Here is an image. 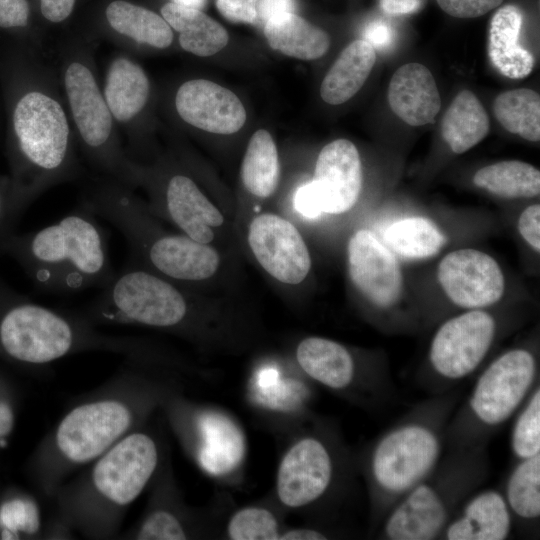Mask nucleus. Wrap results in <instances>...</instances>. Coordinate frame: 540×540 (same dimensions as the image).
I'll use <instances>...</instances> for the list:
<instances>
[{
    "label": "nucleus",
    "mask_w": 540,
    "mask_h": 540,
    "mask_svg": "<svg viewBox=\"0 0 540 540\" xmlns=\"http://www.w3.org/2000/svg\"><path fill=\"white\" fill-rule=\"evenodd\" d=\"M58 78L76 142L87 161L106 178L132 188L138 183V165L121 144L99 84L91 43L79 38L63 44Z\"/></svg>",
    "instance_id": "nucleus-7"
},
{
    "label": "nucleus",
    "mask_w": 540,
    "mask_h": 540,
    "mask_svg": "<svg viewBox=\"0 0 540 540\" xmlns=\"http://www.w3.org/2000/svg\"><path fill=\"white\" fill-rule=\"evenodd\" d=\"M263 31L272 49L302 60L318 59L330 46L329 36L324 30L295 13L269 19Z\"/></svg>",
    "instance_id": "nucleus-27"
},
{
    "label": "nucleus",
    "mask_w": 540,
    "mask_h": 540,
    "mask_svg": "<svg viewBox=\"0 0 540 540\" xmlns=\"http://www.w3.org/2000/svg\"><path fill=\"white\" fill-rule=\"evenodd\" d=\"M258 0H215L220 14L233 23L253 24Z\"/></svg>",
    "instance_id": "nucleus-39"
},
{
    "label": "nucleus",
    "mask_w": 540,
    "mask_h": 540,
    "mask_svg": "<svg viewBox=\"0 0 540 540\" xmlns=\"http://www.w3.org/2000/svg\"><path fill=\"white\" fill-rule=\"evenodd\" d=\"M510 448L516 460L540 454V383L513 416Z\"/></svg>",
    "instance_id": "nucleus-35"
},
{
    "label": "nucleus",
    "mask_w": 540,
    "mask_h": 540,
    "mask_svg": "<svg viewBox=\"0 0 540 540\" xmlns=\"http://www.w3.org/2000/svg\"><path fill=\"white\" fill-rule=\"evenodd\" d=\"M523 23L521 10L507 4L493 14L489 26L488 56L503 76L521 79L533 70V55L519 42Z\"/></svg>",
    "instance_id": "nucleus-23"
},
{
    "label": "nucleus",
    "mask_w": 540,
    "mask_h": 540,
    "mask_svg": "<svg viewBox=\"0 0 540 540\" xmlns=\"http://www.w3.org/2000/svg\"><path fill=\"white\" fill-rule=\"evenodd\" d=\"M302 371L322 386L367 406H380L395 395L394 382L382 368L362 369L342 344L322 337L303 339L296 349Z\"/></svg>",
    "instance_id": "nucleus-11"
},
{
    "label": "nucleus",
    "mask_w": 540,
    "mask_h": 540,
    "mask_svg": "<svg viewBox=\"0 0 540 540\" xmlns=\"http://www.w3.org/2000/svg\"><path fill=\"white\" fill-rule=\"evenodd\" d=\"M29 20L30 6L27 0H0L1 28H25Z\"/></svg>",
    "instance_id": "nucleus-40"
},
{
    "label": "nucleus",
    "mask_w": 540,
    "mask_h": 540,
    "mask_svg": "<svg viewBox=\"0 0 540 540\" xmlns=\"http://www.w3.org/2000/svg\"><path fill=\"white\" fill-rule=\"evenodd\" d=\"M279 173L276 144L268 131L259 129L250 138L243 158V184L251 194L266 198L276 190Z\"/></svg>",
    "instance_id": "nucleus-31"
},
{
    "label": "nucleus",
    "mask_w": 540,
    "mask_h": 540,
    "mask_svg": "<svg viewBox=\"0 0 540 540\" xmlns=\"http://www.w3.org/2000/svg\"><path fill=\"white\" fill-rule=\"evenodd\" d=\"M173 104L184 123L210 133L233 134L246 121L240 99L229 89L206 79L183 82L175 92Z\"/></svg>",
    "instance_id": "nucleus-16"
},
{
    "label": "nucleus",
    "mask_w": 540,
    "mask_h": 540,
    "mask_svg": "<svg viewBox=\"0 0 540 540\" xmlns=\"http://www.w3.org/2000/svg\"><path fill=\"white\" fill-rule=\"evenodd\" d=\"M160 12L171 29L178 32L179 45L188 53L208 57L229 41L225 28L200 9L168 2Z\"/></svg>",
    "instance_id": "nucleus-25"
},
{
    "label": "nucleus",
    "mask_w": 540,
    "mask_h": 540,
    "mask_svg": "<svg viewBox=\"0 0 540 540\" xmlns=\"http://www.w3.org/2000/svg\"><path fill=\"white\" fill-rule=\"evenodd\" d=\"M498 332L496 317L482 309L447 319L432 338L427 365L418 375L417 385L431 396L455 389L480 367Z\"/></svg>",
    "instance_id": "nucleus-10"
},
{
    "label": "nucleus",
    "mask_w": 540,
    "mask_h": 540,
    "mask_svg": "<svg viewBox=\"0 0 540 540\" xmlns=\"http://www.w3.org/2000/svg\"><path fill=\"white\" fill-rule=\"evenodd\" d=\"M364 40L374 49H385L393 41L392 28L381 21H374L365 29Z\"/></svg>",
    "instance_id": "nucleus-46"
},
{
    "label": "nucleus",
    "mask_w": 540,
    "mask_h": 540,
    "mask_svg": "<svg viewBox=\"0 0 540 540\" xmlns=\"http://www.w3.org/2000/svg\"><path fill=\"white\" fill-rule=\"evenodd\" d=\"M232 540H279L281 529L275 515L268 509L248 506L236 511L226 527Z\"/></svg>",
    "instance_id": "nucleus-36"
},
{
    "label": "nucleus",
    "mask_w": 540,
    "mask_h": 540,
    "mask_svg": "<svg viewBox=\"0 0 540 540\" xmlns=\"http://www.w3.org/2000/svg\"><path fill=\"white\" fill-rule=\"evenodd\" d=\"M249 246L260 265L271 276L286 284H299L309 273L311 258L296 227L275 214L253 219L248 233Z\"/></svg>",
    "instance_id": "nucleus-14"
},
{
    "label": "nucleus",
    "mask_w": 540,
    "mask_h": 540,
    "mask_svg": "<svg viewBox=\"0 0 540 540\" xmlns=\"http://www.w3.org/2000/svg\"><path fill=\"white\" fill-rule=\"evenodd\" d=\"M494 114L509 132L537 142L540 139V96L527 88L500 93L494 101Z\"/></svg>",
    "instance_id": "nucleus-34"
},
{
    "label": "nucleus",
    "mask_w": 540,
    "mask_h": 540,
    "mask_svg": "<svg viewBox=\"0 0 540 540\" xmlns=\"http://www.w3.org/2000/svg\"><path fill=\"white\" fill-rule=\"evenodd\" d=\"M504 0H436L438 6L448 15L469 19L485 15L499 7Z\"/></svg>",
    "instance_id": "nucleus-38"
},
{
    "label": "nucleus",
    "mask_w": 540,
    "mask_h": 540,
    "mask_svg": "<svg viewBox=\"0 0 540 540\" xmlns=\"http://www.w3.org/2000/svg\"><path fill=\"white\" fill-rule=\"evenodd\" d=\"M162 205L172 222L188 237L200 243H210L214 238L212 228L224 222L221 212L196 183L182 173H173L165 179Z\"/></svg>",
    "instance_id": "nucleus-20"
},
{
    "label": "nucleus",
    "mask_w": 540,
    "mask_h": 540,
    "mask_svg": "<svg viewBox=\"0 0 540 540\" xmlns=\"http://www.w3.org/2000/svg\"><path fill=\"white\" fill-rule=\"evenodd\" d=\"M102 91L118 127L135 143L137 125L150 101L151 84L142 66L126 54L109 62Z\"/></svg>",
    "instance_id": "nucleus-18"
},
{
    "label": "nucleus",
    "mask_w": 540,
    "mask_h": 540,
    "mask_svg": "<svg viewBox=\"0 0 540 540\" xmlns=\"http://www.w3.org/2000/svg\"><path fill=\"white\" fill-rule=\"evenodd\" d=\"M392 111L411 126H422L434 120L441 106L439 91L427 67L407 63L393 74L388 87Z\"/></svg>",
    "instance_id": "nucleus-22"
},
{
    "label": "nucleus",
    "mask_w": 540,
    "mask_h": 540,
    "mask_svg": "<svg viewBox=\"0 0 540 540\" xmlns=\"http://www.w3.org/2000/svg\"><path fill=\"white\" fill-rule=\"evenodd\" d=\"M294 207L307 218H316L323 212L310 182L298 188L294 196Z\"/></svg>",
    "instance_id": "nucleus-44"
},
{
    "label": "nucleus",
    "mask_w": 540,
    "mask_h": 540,
    "mask_svg": "<svg viewBox=\"0 0 540 540\" xmlns=\"http://www.w3.org/2000/svg\"><path fill=\"white\" fill-rule=\"evenodd\" d=\"M540 206L527 207L519 217L518 230L524 240L537 252L540 251Z\"/></svg>",
    "instance_id": "nucleus-41"
},
{
    "label": "nucleus",
    "mask_w": 540,
    "mask_h": 540,
    "mask_svg": "<svg viewBox=\"0 0 540 540\" xmlns=\"http://www.w3.org/2000/svg\"><path fill=\"white\" fill-rule=\"evenodd\" d=\"M489 132V118L479 99L468 90L457 94L441 122V134L454 153L478 144Z\"/></svg>",
    "instance_id": "nucleus-29"
},
{
    "label": "nucleus",
    "mask_w": 540,
    "mask_h": 540,
    "mask_svg": "<svg viewBox=\"0 0 540 540\" xmlns=\"http://www.w3.org/2000/svg\"><path fill=\"white\" fill-rule=\"evenodd\" d=\"M390 250L410 259L435 256L446 238L438 226L424 217H410L391 224L384 233Z\"/></svg>",
    "instance_id": "nucleus-33"
},
{
    "label": "nucleus",
    "mask_w": 540,
    "mask_h": 540,
    "mask_svg": "<svg viewBox=\"0 0 540 540\" xmlns=\"http://www.w3.org/2000/svg\"><path fill=\"white\" fill-rule=\"evenodd\" d=\"M159 465L158 441L142 428L133 431L57 489L59 525L91 539L112 538Z\"/></svg>",
    "instance_id": "nucleus-3"
},
{
    "label": "nucleus",
    "mask_w": 540,
    "mask_h": 540,
    "mask_svg": "<svg viewBox=\"0 0 540 540\" xmlns=\"http://www.w3.org/2000/svg\"><path fill=\"white\" fill-rule=\"evenodd\" d=\"M538 383V361L531 349L517 347L499 355L454 410L446 429V449L487 446Z\"/></svg>",
    "instance_id": "nucleus-9"
},
{
    "label": "nucleus",
    "mask_w": 540,
    "mask_h": 540,
    "mask_svg": "<svg viewBox=\"0 0 540 540\" xmlns=\"http://www.w3.org/2000/svg\"><path fill=\"white\" fill-rule=\"evenodd\" d=\"M438 279L448 298L466 309L491 306L504 292V276L498 263L475 249L447 254L438 266Z\"/></svg>",
    "instance_id": "nucleus-13"
},
{
    "label": "nucleus",
    "mask_w": 540,
    "mask_h": 540,
    "mask_svg": "<svg viewBox=\"0 0 540 540\" xmlns=\"http://www.w3.org/2000/svg\"><path fill=\"white\" fill-rule=\"evenodd\" d=\"M18 217L13 208L11 186L0 187V241L8 235Z\"/></svg>",
    "instance_id": "nucleus-45"
},
{
    "label": "nucleus",
    "mask_w": 540,
    "mask_h": 540,
    "mask_svg": "<svg viewBox=\"0 0 540 540\" xmlns=\"http://www.w3.org/2000/svg\"><path fill=\"white\" fill-rule=\"evenodd\" d=\"M338 454L320 435L298 439L282 457L276 476V493L287 508L316 503L331 490L338 476Z\"/></svg>",
    "instance_id": "nucleus-12"
},
{
    "label": "nucleus",
    "mask_w": 540,
    "mask_h": 540,
    "mask_svg": "<svg viewBox=\"0 0 540 540\" xmlns=\"http://www.w3.org/2000/svg\"><path fill=\"white\" fill-rule=\"evenodd\" d=\"M446 450L432 472L388 512L377 538L440 539L460 505L486 481L487 446Z\"/></svg>",
    "instance_id": "nucleus-8"
},
{
    "label": "nucleus",
    "mask_w": 540,
    "mask_h": 540,
    "mask_svg": "<svg viewBox=\"0 0 540 540\" xmlns=\"http://www.w3.org/2000/svg\"><path fill=\"white\" fill-rule=\"evenodd\" d=\"M453 389L415 404L365 451L362 469L370 519L377 528L388 512L437 466L449 420L461 401Z\"/></svg>",
    "instance_id": "nucleus-4"
},
{
    "label": "nucleus",
    "mask_w": 540,
    "mask_h": 540,
    "mask_svg": "<svg viewBox=\"0 0 540 540\" xmlns=\"http://www.w3.org/2000/svg\"><path fill=\"white\" fill-rule=\"evenodd\" d=\"M327 534L314 528H293L282 531L279 540H324Z\"/></svg>",
    "instance_id": "nucleus-48"
},
{
    "label": "nucleus",
    "mask_w": 540,
    "mask_h": 540,
    "mask_svg": "<svg viewBox=\"0 0 540 540\" xmlns=\"http://www.w3.org/2000/svg\"><path fill=\"white\" fill-rule=\"evenodd\" d=\"M295 9V0H258L255 22L264 26L269 19L284 13H294Z\"/></svg>",
    "instance_id": "nucleus-43"
},
{
    "label": "nucleus",
    "mask_w": 540,
    "mask_h": 540,
    "mask_svg": "<svg viewBox=\"0 0 540 540\" xmlns=\"http://www.w3.org/2000/svg\"><path fill=\"white\" fill-rule=\"evenodd\" d=\"M310 184L323 213L340 214L351 209L362 187V167L355 145L337 139L324 146Z\"/></svg>",
    "instance_id": "nucleus-17"
},
{
    "label": "nucleus",
    "mask_w": 540,
    "mask_h": 540,
    "mask_svg": "<svg viewBox=\"0 0 540 540\" xmlns=\"http://www.w3.org/2000/svg\"><path fill=\"white\" fill-rule=\"evenodd\" d=\"M171 2L200 10L204 8L206 4V0H172Z\"/></svg>",
    "instance_id": "nucleus-50"
},
{
    "label": "nucleus",
    "mask_w": 540,
    "mask_h": 540,
    "mask_svg": "<svg viewBox=\"0 0 540 540\" xmlns=\"http://www.w3.org/2000/svg\"><path fill=\"white\" fill-rule=\"evenodd\" d=\"M514 527L502 489L473 492L444 528L443 540H504Z\"/></svg>",
    "instance_id": "nucleus-19"
},
{
    "label": "nucleus",
    "mask_w": 540,
    "mask_h": 540,
    "mask_svg": "<svg viewBox=\"0 0 540 540\" xmlns=\"http://www.w3.org/2000/svg\"><path fill=\"white\" fill-rule=\"evenodd\" d=\"M172 487L157 486L148 510L125 538L138 540H183L191 537L188 521L179 508L173 506Z\"/></svg>",
    "instance_id": "nucleus-30"
},
{
    "label": "nucleus",
    "mask_w": 540,
    "mask_h": 540,
    "mask_svg": "<svg viewBox=\"0 0 540 540\" xmlns=\"http://www.w3.org/2000/svg\"><path fill=\"white\" fill-rule=\"evenodd\" d=\"M104 33L122 48L170 47L174 34L156 12L127 0H112L104 9Z\"/></svg>",
    "instance_id": "nucleus-21"
},
{
    "label": "nucleus",
    "mask_w": 540,
    "mask_h": 540,
    "mask_svg": "<svg viewBox=\"0 0 540 540\" xmlns=\"http://www.w3.org/2000/svg\"><path fill=\"white\" fill-rule=\"evenodd\" d=\"M76 0H39V11L52 24L66 21L74 11Z\"/></svg>",
    "instance_id": "nucleus-42"
},
{
    "label": "nucleus",
    "mask_w": 540,
    "mask_h": 540,
    "mask_svg": "<svg viewBox=\"0 0 540 540\" xmlns=\"http://www.w3.org/2000/svg\"><path fill=\"white\" fill-rule=\"evenodd\" d=\"M0 527L3 539H16L20 533L34 535L40 529L36 504L25 497L6 501L0 507Z\"/></svg>",
    "instance_id": "nucleus-37"
},
{
    "label": "nucleus",
    "mask_w": 540,
    "mask_h": 540,
    "mask_svg": "<svg viewBox=\"0 0 540 540\" xmlns=\"http://www.w3.org/2000/svg\"><path fill=\"white\" fill-rule=\"evenodd\" d=\"M476 186L504 198H527L539 195L540 173L531 164L510 160L485 166L478 170Z\"/></svg>",
    "instance_id": "nucleus-32"
},
{
    "label": "nucleus",
    "mask_w": 540,
    "mask_h": 540,
    "mask_svg": "<svg viewBox=\"0 0 540 540\" xmlns=\"http://www.w3.org/2000/svg\"><path fill=\"white\" fill-rule=\"evenodd\" d=\"M13 411L10 404L0 399V439L5 437L13 426Z\"/></svg>",
    "instance_id": "nucleus-49"
},
{
    "label": "nucleus",
    "mask_w": 540,
    "mask_h": 540,
    "mask_svg": "<svg viewBox=\"0 0 540 540\" xmlns=\"http://www.w3.org/2000/svg\"><path fill=\"white\" fill-rule=\"evenodd\" d=\"M376 61L375 49L364 39L351 42L338 56L321 87V98L339 105L352 98L363 86Z\"/></svg>",
    "instance_id": "nucleus-26"
},
{
    "label": "nucleus",
    "mask_w": 540,
    "mask_h": 540,
    "mask_svg": "<svg viewBox=\"0 0 540 540\" xmlns=\"http://www.w3.org/2000/svg\"><path fill=\"white\" fill-rule=\"evenodd\" d=\"M166 396L159 383L135 367H125L77 400L43 437L33 456V473L43 494L53 497L75 470L142 428Z\"/></svg>",
    "instance_id": "nucleus-1"
},
{
    "label": "nucleus",
    "mask_w": 540,
    "mask_h": 540,
    "mask_svg": "<svg viewBox=\"0 0 540 540\" xmlns=\"http://www.w3.org/2000/svg\"><path fill=\"white\" fill-rule=\"evenodd\" d=\"M11 109L16 216L51 187L75 179L79 164L75 135L58 74L34 63Z\"/></svg>",
    "instance_id": "nucleus-2"
},
{
    "label": "nucleus",
    "mask_w": 540,
    "mask_h": 540,
    "mask_svg": "<svg viewBox=\"0 0 540 540\" xmlns=\"http://www.w3.org/2000/svg\"><path fill=\"white\" fill-rule=\"evenodd\" d=\"M201 438L198 461L205 471L222 475L232 471L244 455V439L238 427L227 417L207 412L200 415Z\"/></svg>",
    "instance_id": "nucleus-24"
},
{
    "label": "nucleus",
    "mask_w": 540,
    "mask_h": 540,
    "mask_svg": "<svg viewBox=\"0 0 540 540\" xmlns=\"http://www.w3.org/2000/svg\"><path fill=\"white\" fill-rule=\"evenodd\" d=\"M0 251L12 257L44 292L71 294L104 288L115 275L106 232L82 203L42 229L9 233L0 241Z\"/></svg>",
    "instance_id": "nucleus-5"
},
{
    "label": "nucleus",
    "mask_w": 540,
    "mask_h": 540,
    "mask_svg": "<svg viewBox=\"0 0 540 540\" xmlns=\"http://www.w3.org/2000/svg\"><path fill=\"white\" fill-rule=\"evenodd\" d=\"M514 526L538 528L540 518V454L516 460L502 488Z\"/></svg>",
    "instance_id": "nucleus-28"
},
{
    "label": "nucleus",
    "mask_w": 540,
    "mask_h": 540,
    "mask_svg": "<svg viewBox=\"0 0 540 540\" xmlns=\"http://www.w3.org/2000/svg\"><path fill=\"white\" fill-rule=\"evenodd\" d=\"M421 0H380V7L386 14L399 16L419 9Z\"/></svg>",
    "instance_id": "nucleus-47"
},
{
    "label": "nucleus",
    "mask_w": 540,
    "mask_h": 540,
    "mask_svg": "<svg viewBox=\"0 0 540 540\" xmlns=\"http://www.w3.org/2000/svg\"><path fill=\"white\" fill-rule=\"evenodd\" d=\"M348 267L352 282L373 305L386 310L398 302L402 290L399 264L372 232L359 230L351 236Z\"/></svg>",
    "instance_id": "nucleus-15"
},
{
    "label": "nucleus",
    "mask_w": 540,
    "mask_h": 540,
    "mask_svg": "<svg viewBox=\"0 0 540 540\" xmlns=\"http://www.w3.org/2000/svg\"><path fill=\"white\" fill-rule=\"evenodd\" d=\"M142 342L99 331L83 314L56 310L30 300L0 277V354L10 360L46 366L84 352H107L138 360Z\"/></svg>",
    "instance_id": "nucleus-6"
}]
</instances>
